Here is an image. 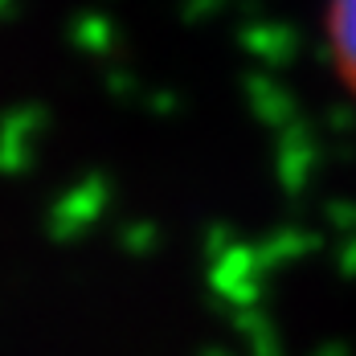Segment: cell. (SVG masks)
<instances>
[{
  "label": "cell",
  "mask_w": 356,
  "mask_h": 356,
  "mask_svg": "<svg viewBox=\"0 0 356 356\" xmlns=\"http://www.w3.org/2000/svg\"><path fill=\"white\" fill-rule=\"evenodd\" d=\"M323 49L336 82L356 103V0H323Z\"/></svg>",
  "instance_id": "cell-1"
}]
</instances>
